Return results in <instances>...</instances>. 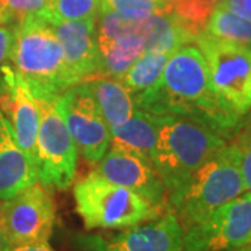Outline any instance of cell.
Listing matches in <instances>:
<instances>
[{
  "mask_svg": "<svg viewBox=\"0 0 251 251\" xmlns=\"http://www.w3.org/2000/svg\"><path fill=\"white\" fill-rule=\"evenodd\" d=\"M137 109L152 115H180L211 127L222 138H233L242 117L214 88L205 59L197 46L184 45L169 56L158 82L135 97Z\"/></svg>",
  "mask_w": 251,
  "mask_h": 251,
  "instance_id": "obj_1",
  "label": "cell"
},
{
  "mask_svg": "<svg viewBox=\"0 0 251 251\" xmlns=\"http://www.w3.org/2000/svg\"><path fill=\"white\" fill-rule=\"evenodd\" d=\"M243 193H246V186L237 151L233 144H226L169 194L168 208L176 215L184 232Z\"/></svg>",
  "mask_w": 251,
  "mask_h": 251,
  "instance_id": "obj_2",
  "label": "cell"
},
{
  "mask_svg": "<svg viewBox=\"0 0 251 251\" xmlns=\"http://www.w3.org/2000/svg\"><path fill=\"white\" fill-rule=\"evenodd\" d=\"M11 67L24 78L36 99H53L72 87L62 45L53 28L41 16L23 18L14 25Z\"/></svg>",
  "mask_w": 251,
  "mask_h": 251,
  "instance_id": "obj_3",
  "label": "cell"
},
{
  "mask_svg": "<svg viewBox=\"0 0 251 251\" xmlns=\"http://www.w3.org/2000/svg\"><path fill=\"white\" fill-rule=\"evenodd\" d=\"M156 126L151 161L169 197L206 158L224 148L226 141L211 127L180 115H159Z\"/></svg>",
  "mask_w": 251,
  "mask_h": 251,
  "instance_id": "obj_4",
  "label": "cell"
},
{
  "mask_svg": "<svg viewBox=\"0 0 251 251\" xmlns=\"http://www.w3.org/2000/svg\"><path fill=\"white\" fill-rule=\"evenodd\" d=\"M75 211L87 230L126 229L150 222L166 211L147 198L91 172L73 187Z\"/></svg>",
  "mask_w": 251,
  "mask_h": 251,
  "instance_id": "obj_5",
  "label": "cell"
},
{
  "mask_svg": "<svg viewBox=\"0 0 251 251\" xmlns=\"http://www.w3.org/2000/svg\"><path fill=\"white\" fill-rule=\"evenodd\" d=\"M218 95L242 117L251 110V48L202 32L194 41Z\"/></svg>",
  "mask_w": 251,
  "mask_h": 251,
  "instance_id": "obj_6",
  "label": "cell"
},
{
  "mask_svg": "<svg viewBox=\"0 0 251 251\" xmlns=\"http://www.w3.org/2000/svg\"><path fill=\"white\" fill-rule=\"evenodd\" d=\"M39 105V128L35 144L38 180L45 187L66 190L77 171V147L57 106V98L36 99Z\"/></svg>",
  "mask_w": 251,
  "mask_h": 251,
  "instance_id": "obj_7",
  "label": "cell"
},
{
  "mask_svg": "<svg viewBox=\"0 0 251 251\" xmlns=\"http://www.w3.org/2000/svg\"><path fill=\"white\" fill-rule=\"evenodd\" d=\"M251 244V193L219 206L183 232L184 251H227Z\"/></svg>",
  "mask_w": 251,
  "mask_h": 251,
  "instance_id": "obj_8",
  "label": "cell"
},
{
  "mask_svg": "<svg viewBox=\"0 0 251 251\" xmlns=\"http://www.w3.org/2000/svg\"><path fill=\"white\" fill-rule=\"evenodd\" d=\"M57 106L82 158L97 165L110 145V127L87 82L73 85L57 97Z\"/></svg>",
  "mask_w": 251,
  "mask_h": 251,
  "instance_id": "obj_9",
  "label": "cell"
},
{
  "mask_svg": "<svg viewBox=\"0 0 251 251\" xmlns=\"http://www.w3.org/2000/svg\"><path fill=\"white\" fill-rule=\"evenodd\" d=\"M3 227L11 246L48 242L56 222V204L52 193L34 183L0 204Z\"/></svg>",
  "mask_w": 251,
  "mask_h": 251,
  "instance_id": "obj_10",
  "label": "cell"
},
{
  "mask_svg": "<svg viewBox=\"0 0 251 251\" xmlns=\"http://www.w3.org/2000/svg\"><path fill=\"white\" fill-rule=\"evenodd\" d=\"M74 244L78 251H184L183 229L169 208L153 221L117 233L77 234Z\"/></svg>",
  "mask_w": 251,
  "mask_h": 251,
  "instance_id": "obj_11",
  "label": "cell"
},
{
  "mask_svg": "<svg viewBox=\"0 0 251 251\" xmlns=\"http://www.w3.org/2000/svg\"><path fill=\"white\" fill-rule=\"evenodd\" d=\"M95 172L109 181L143 196L162 211H168V190L150 158L112 147L97 163Z\"/></svg>",
  "mask_w": 251,
  "mask_h": 251,
  "instance_id": "obj_12",
  "label": "cell"
},
{
  "mask_svg": "<svg viewBox=\"0 0 251 251\" xmlns=\"http://www.w3.org/2000/svg\"><path fill=\"white\" fill-rule=\"evenodd\" d=\"M0 109L10 123L18 147L35 163L39 105L24 78L7 63L0 66Z\"/></svg>",
  "mask_w": 251,
  "mask_h": 251,
  "instance_id": "obj_13",
  "label": "cell"
},
{
  "mask_svg": "<svg viewBox=\"0 0 251 251\" xmlns=\"http://www.w3.org/2000/svg\"><path fill=\"white\" fill-rule=\"evenodd\" d=\"M48 23L62 45L64 66L72 87L97 77L99 74V49L95 17L74 21L54 20Z\"/></svg>",
  "mask_w": 251,
  "mask_h": 251,
  "instance_id": "obj_14",
  "label": "cell"
},
{
  "mask_svg": "<svg viewBox=\"0 0 251 251\" xmlns=\"http://www.w3.org/2000/svg\"><path fill=\"white\" fill-rule=\"evenodd\" d=\"M36 181L35 163L18 147L10 123L0 109V200L14 197Z\"/></svg>",
  "mask_w": 251,
  "mask_h": 251,
  "instance_id": "obj_15",
  "label": "cell"
},
{
  "mask_svg": "<svg viewBox=\"0 0 251 251\" xmlns=\"http://www.w3.org/2000/svg\"><path fill=\"white\" fill-rule=\"evenodd\" d=\"M98 75L122 78L130 66L145 52L143 17L135 18L133 28L123 35L117 36L109 42L98 44Z\"/></svg>",
  "mask_w": 251,
  "mask_h": 251,
  "instance_id": "obj_16",
  "label": "cell"
},
{
  "mask_svg": "<svg viewBox=\"0 0 251 251\" xmlns=\"http://www.w3.org/2000/svg\"><path fill=\"white\" fill-rule=\"evenodd\" d=\"M85 82L110 128L123 125L134 115L135 97L120 78L97 75Z\"/></svg>",
  "mask_w": 251,
  "mask_h": 251,
  "instance_id": "obj_17",
  "label": "cell"
},
{
  "mask_svg": "<svg viewBox=\"0 0 251 251\" xmlns=\"http://www.w3.org/2000/svg\"><path fill=\"white\" fill-rule=\"evenodd\" d=\"M156 116L147 110L137 109L126 123L110 128V144L112 147L134 151L151 159L156 141Z\"/></svg>",
  "mask_w": 251,
  "mask_h": 251,
  "instance_id": "obj_18",
  "label": "cell"
},
{
  "mask_svg": "<svg viewBox=\"0 0 251 251\" xmlns=\"http://www.w3.org/2000/svg\"><path fill=\"white\" fill-rule=\"evenodd\" d=\"M143 31L145 50L172 54L181 46L194 42L169 10L143 17Z\"/></svg>",
  "mask_w": 251,
  "mask_h": 251,
  "instance_id": "obj_19",
  "label": "cell"
},
{
  "mask_svg": "<svg viewBox=\"0 0 251 251\" xmlns=\"http://www.w3.org/2000/svg\"><path fill=\"white\" fill-rule=\"evenodd\" d=\"M169 56V53L159 50H145L120 80L137 97L158 82Z\"/></svg>",
  "mask_w": 251,
  "mask_h": 251,
  "instance_id": "obj_20",
  "label": "cell"
},
{
  "mask_svg": "<svg viewBox=\"0 0 251 251\" xmlns=\"http://www.w3.org/2000/svg\"><path fill=\"white\" fill-rule=\"evenodd\" d=\"M222 0H172L169 11L177 18L181 27L196 41L205 31L214 10Z\"/></svg>",
  "mask_w": 251,
  "mask_h": 251,
  "instance_id": "obj_21",
  "label": "cell"
},
{
  "mask_svg": "<svg viewBox=\"0 0 251 251\" xmlns=\"http://www.w3.org/2000/svg\"><path fill=\"white\" fill-rule=\"evenodd\" d=\"M205 34L251 48V21L218 4L206 24Z\"/></svg>",
  "mask_w": 251,
  "mask_h": 251,
  "instance_id": "obj_22",
  "label": "cell"
},
{
  "mask_svg": "<svg viewBox=\"0 0 251 251\" xmlns=\"http://www.w3.org/2000/svg\"><path fill=\"white\" fill-rule=\"evenodd\" d=\"M99 0H48L41 17L46 21H74L94 18L98 14Z\"/></svg>",
  "mask_w": 251,
  "mask_h": 251,
  "instance_id": "obj_23",
  "label": "cell"
},
{
  "mask_svg": "<svg viewBox=\"0 0 251 251\" xmlns=\"http://www.w3.org/2000/svg\"><path fill=\"white\" fill-rule=\"evenodd\" d=\"M169 10L161 0H99L98 13L115 11L127 17H144L152 13Z\"/></svg>",
  "mask_w": 251,
  "mask_h": 251,
  "instance_id": "obj_24",
  "label": "cell"
},
{
  "mask_svg": "<svg viewBox=\"0 0 251 251\" xmlns=\"http://www.w3.org/2000/svg\"><path fill=\"white\" fill-rule=\"evenodd\" d=\"M48 0H0V24L14 25L23 18L41 16Z\"/></svg>",
  "mask_w": 251,
  "mask_h": 251,
  "instance_id": "obj_25",
  "label": "cell"
},
{
  "mask_svg": "<svg viewBox=\"0 0 251 251\" xmlns=\"http://www.w3.org/2000/svg\"><path fill=\"white\" fill-rule=\"evenodd\" d=\"M234 148L239 156V165L242 172L243 181L246 186V191L251 193V133L247 131L244 127L239 130L234 135Z\"/></svg>",
  "mask_w": 251,
  "mask_h": 251,
  "instance_id": "obj_26",
  "label": "cell"
},
{
  "mask_svg": "<svg viewBox=\"0 0 251 251\" xmlns=\"http://www.w3.org/2000/svg\"><path fill=\"white\" fill-rule=\"evenodd\" d=\"M14 39V27L10 24H0V66L9 60L10 50Z\"/></svg>",
  "mask_w": 251,
  "mask_h": 251,
  "instance_id": "obj_27",
  "label": "cell"
},
{
  "mask_svg": "<svg viewBox=\"0 0 251 251\" xmlns=\"http://www.w3.org/2000/svg\"><path fill=\"white\" fill-rule=\"evenodd\" d=\"M11 251H54L48 242L39 243H27V244H20L14 246Z\"/></svg>",
  "mask_w": 251,
  "mask_h": 251,
  "instance_id": "obj_28",
  "label": "cell"
},
{
  "mask_svg": "<svg viewBox=\"0 0 251 251\" xmlns=\"http://www.w3.org/2000/svg\"><path fill=\"white\" fill-rule=\"evenodd\" d=\"M11 249H13V246L6 234L3 222H1V216H0V251H11Z\"/></svg>",
  "mask_w": 251,
  "mask_h": 251,
  "instance_id": "obj_29",
  "label": "cell"
},
{
  "mask_svg": "<svg viewBox=\"0 0 251 251\" xmlns=\"http://www.w3.org/2000/svg\"><path fill=\"white\" fill-rule=\"evenodd\" d=\"M244 1V6H246V9L250 11L251 14V0H243Z\"/></svg>",
  "mask_w": 251,
  "mask_h": 251,
  "instance_id": "obj_30",
  "label": "cell"
},
{
  "mask_svg": "<svg viewBox=\"0 0 251 251\" xmlns=\"http://www.w3.org/2000/svg\"><path fill=\"white\" fill-rule=\"evenodd\" d=\"M244 128H246L247 131H250V133H251V117H250V120L247 122V125L244 126Z\"/></svg>",
  "mask_w": 251,
  "mask_h": 251,
  "instance_id": "obj_31",
  "label": "cell"
},
{
  "mask_svg": "<svg viewBox=\"0 0 251 251\" xmlns=\"http://www.w3.org/2000/svg\"><path fill=\"white\" fill-rule=\"evenodd\" d=\"M227 251H249V246L242 247V249H234V250H227Z\"/></svg>",
  "mask_w": 251,
  "mask_h": 251,
  "instance_id": "obj_32",
  "label": "cell"
},
{
  "mask_svg": "<svg viewBox=\"0 0 251 251\" xmlns=\"http://www.w3.org/2000/svg\"><path fill=\"white\" fill-rule=\"evenodd\" d=\"M161 1H163V3H165V4H168V6H169V4H171V1H172V0H161Z\"/></svg>",
  "mask_w": 251,
  "mask_h": 251,
  "instance_id": "obj_33",
  "label": "cell"
},
{
  "mask_svg": "<svg viewBox=\"0 0 251 251\" xmlns=\"http://www.w3.org/2000/svg\"><path fill=\"white\" fill-rule=\"evenodd\" d=\"M249 251H251V244H250V246H249Z\"/></svg>",
  "mask_w": 251,
  "mask_h": 251,
  "instance_id": "obj_34",
  "label": "cell"
}]
</instances>
